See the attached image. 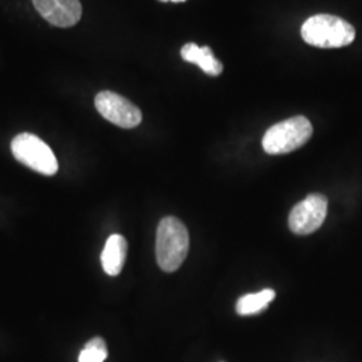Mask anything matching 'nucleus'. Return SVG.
<instances>
[{
    "instance_id": "obj_8",
    "label": "nucleus",
    "mask_w": 362,
    "mask_h": 362,
    "mask_svg": "<svg viewBox=\"0 0 362 362\" xmlns=\"http://www.w3.org/2000/svg\"><path fill=\"white\" fill-rule=\"evenodd\" d=\"M128 252V243L122 235H112L101 254V263L104 272L110 276H117L122 272Z\"/></svg>"
},
{
    "instance_id": "obj_1",
    "label": "nucleus",
    "mask_w": 362,
    "mask_h": 362,
    "mask_svg": "<svg viewBox=\"0 0 362 362\" xmlns=\"http://www.w3.org/2000/svg\"><path fill=\"white\" fill-rule=\"evenodd\" d=\"M189 235L187 227L175 216H167L158 223L156 235V258L165 272L179 270L188 255Z\"/></svg>"
},
{
    "instance_id": "obj_7",
    "label": "nucleus",
    "mask_w": 362,
    "mask_h": 362,
    "mask_svg": "<svg viewBox=\"0 0 362 362\" xmlns=\"http://www.w3.org/2000/svg\"><path fill=\"white\" fill-rule=\"evenodd\" d=\"M33 4L55 27L74 26L82 16V4L79 0H33Z\"/></svg>"
},
{
    "instance_id": "obj_6",
    "label": "nucleus",
    "mask_w": 362,
    "mask_h": 362,
    "mask_svg": "<svg viewBox=\"0 0 362 362\" xmlns=\"http://www.w3.org/2000/svg\"><path fill=\"white\" fill-rule=\"evenodd\" d=\"M327 199L324 194H311L291 209L288 227L297 235L315 233L326 219Z\"/></svg>"
},
{
    "instance_id": "obj_4",
    "label": "nucleus",
    "mask_w": 362,
    "mask_h": 362,
    "mask_svg": "<svg viewBox=\"0 0 362 362\" xmlns=\"http://www.w3.org/2000/svg\"><path fill=\"white\" fill-rule=\"evenodd\" d=\"M13 155L21 164L45 176L58 172V161L52 148L35 134L21 133L11 143Z\"/></svg>"
},
{
    "instance_id": "obj_9",
    "label": "nucleus",
    "mask_w": 362,
    "mask_h": 362,
    "mask_svg": "<svg viewBox=\"0 0 362 362\" xmlns=\"http://www.w3.org/2000/svg\"><path fill=\"white\" fill-rule=\"evenodd\" d=\"M181 58L187 62L196 64L206 74L216 77L223 71V65L219 59L215 58L214 52L209 47H200L196 43H187L181 49Z\"/></svg>"
},
{
    "instance_id": "obj_10",
    "label": "nucleus",
    "mask_w": 362,
    "mask_h": 362,
    "mask_svg": "<svg viewBox=\"0 0 362 362\" xmlns=\"http://www.w3.org/2000/svg\"><path fill=\"white\" fill-rule=\"evenodd\" d=\"M274 298H275V291L272 288L262 290L255 294H247V296L239 298V300L236 303V311L240 315L258 314L270 305V302Z\"/></svg>"
},
{
    "instance_id": "obj_3",
    "label": "nucleus",
    "mask_w": 362,
    "mask_h": 362,
    "mask_svg": "<svg viewBox=\"0 0 362 362\" xmlns=\"http://www.w3.org/2000/svg\"><path fill=\"white\" fill-rule=\"evenodd\" d=\"M311 136L313 127L306 117H291L272 125L266 132L262 145L269 155H286L303 146Z\"/></svg>"
},
{
    "instance_id": "obj_2",
    "label": "nucleus",
    "mask_w": 362,
    "mask_h": 362,
    "mask_svg": "<svg viewBox=\"0 0 362 362\" xmlns=\"http://www.w3.org/2000/svg\"><path fill=\"white\" fill-rule=\"evenodd\" d=\"M300 35L311 46L321 49H338L348 46L354 40L356 30L338 16L320 13L311 16L303 23Z\"/></svg>"
},
{
    "instance_id": "obj_5",
    "label": "nucleus",
    "mask_w": 362,
    "mask_h": 362,
    "mask_svg": "<svg viewBox=\"0 0 362 362\" xmlns=\"http://www.w3.org/2000/svg\"><path fill=\"white\" fill-rule=\"evenodd\" d=\"M95 107L98 113L107 119L109 122L115 124L124 129H132L141 124L143 113L134 104L125 97L105 90L98 93L94 100Z\"/></svg>"
},
{
    "instance_id": "obj_11",
    "label": "nucleus",
    "mask_w": 362,
    "mask_h": 362,
    "mask_svg": "<svg viewBox=\"0 0 362 362\" xmlns=\"http://www.w3.org/2000/svg\"><path fill=\"white\" fill-rule=\"evenodd\" d=\"M107 357L106 342L101 337L91 338L79 353L78 362H104Z\"/></svg>"
},
{
    "instance_id": "obj_12",
    "label": "nucleus",
    "mask_w": 362,
    "mask_h": 362,
    "mask_svg": "<svg viewBox=\"0 0 362 362\" xmlns=\"http://www.w3.org/2000/svg\"><path fill=\"white\" fill-rule=\"evenodd\" d=\"M161 1H175V3H180V1H185V0H161Z\"/></svg>"
}]
</instances>
